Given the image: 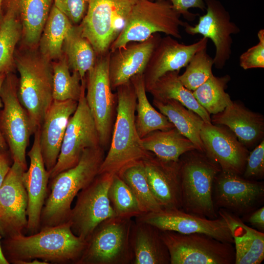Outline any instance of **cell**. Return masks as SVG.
I'll return each instance as SVG.
<instances>
[{"label":"cell","mask_w":264,"mask_h":264,"mask_svg":"<svg viewBox=\"0 0 264 264\" xmlns=\"http://www.w3.org/2000/svg\"><path fill=\"white\" fill-rule=\"evenodd\" d=\"M39 129L34 133V139L27 155L30 166L22 175V180L28 197V223L26 231L29 235L40 229L42 210L47 198L50 173L45 168L41 152Z\"/></svg>","instance_id":"ffe728a7"},{"label":"cell","mask_w":264,"mask_h":264,"mask_svg":"<svg viewBox=\"0 0 264 264\" xmlns=\"http://www.w3.org/2000/svg\"><path fill=\"white\" fill-rule=\"evenodd\" d=\"M161 236L169 251L170 264H235L232 243L203 233L161 231Z\"/></svg>","instance_id":"9c48e42d"},{"label":"cell","mask_w":264,"mask_h":264,"mask_svg":"<svg viewBox=\"0 0 264 264\" xmlns=\"http://www.w3.org/2000/svg\"><path fill=\"white\" fill-rule=\"evenodd\" d=\"M211 121L213 124L227 127L248 149L264 139V116L238 101H232L223 111L212 114Z\"/></svg>","instance_id":"cb8c5ba5"},{"label":"cell","mask_w":264,"mask_h":264,"mask_svg":"<svg viewBox=\"0 0 264 264\" xmlns=\"http://www.w3.org/2000/svg\"><path fill=\"white\" fill-rule=\"evenodd\" d=\"M88 0H53V4L74 25L81 22L88 7Z\"/></svg>","instance_id":"b9f144b4"},{"label":"cell","mask_w":264,"mask_h":264,"mask_svg":"<svg viewBox=\"0 0 264 264\" xmlns=\"http://www.w3.org/2000/svg\"><path fill=\"white\" fill-rule=\"evenodd\" d=\"M248 222L261 232L264 230V207L261 206L246 216ZM245 218V217H244Z\"/></svg>","instance_id":"f6af8a7d"},{"label":"cell","mask_w":264,"mask_h":264,"mask_svg":"<svg viewBox=\"0 0 264 264\" xmlns=\"http://www.w3.org/2000/svg\"><path fill=\"white\" fill-rule=\"evenodd\" d=\"M63 52L70 69L77 71L81 80L94 66L97 54L89 40L83 34L80 24L73 25L65 39Z\"/></svg>","instance_id":"1f68e13d"},{"label":"cell","mask_w":264,"mask_h":264,"mask_svg":"<svg viewBox=\"0 0 264 264\" xmlns=\"http://www.w3.org/2000/svg\"><path fill=\"white\" fill-rule=\"evenodd\" d=\"M133 264H170L168 248L161 231L149 223L134 220L131 234Z\"/></svg>","instance_id":"4316f807"},{"label":"cell","mask_w":264,"mask_h":264,"mask_svg":"<svg viewBox=\"0 0 264 264\" xmlns=\"http://www.w3.org/2000/svg\"><path fill=\"white\" fill-rule=\"evenodd\" d=\"M1 238V236L0 234V264H9V263L5 258L2 251L0 241Z\"/></svg>","instance_id":"7dc6e473"},{"label":"cell","mask_w":264,"mask_h":264,"mask_svg":"<svg viewBox=\"0 0 264 264\" xmlns=\"http://www.w3.org/2000/svg\"><path fill=\"white\" fill-rule=\"evenodd\" d=\"M77 105L75 100H53L39 129L41 152L49 173L57 162L69 119Z\"/></svg>","instance_id":"7402d4cb"},{"label":"cell","mask_w":264,"mask_h":264,"mask_svg":"<svg viewBox=\"0 0 264 264\" xmlns=\"http://www.w3.org/2000/svg\"><path fill=\"white\" fill-rule=\"evenodd\" d=\"M113 176L98 174L76 196L68 221L71 223L72 232L86 241L102 221L116 216L108 196Z\"/></svg>","instance_id":"7c38bea8"},{"label":"cell","mask_w":264,"mask_h":264,"mask_svg":"<svg viewBox=\"0 0 264 264\" xmlns=\"http://www.w3.org/2000/svg\"><path fill=\"white\" fill-rule=\"evenodd\" d=\"M108 196L116 217L132 219L143 214L134 194L117 174L113 176Z\"/></svg>","instance_id":"74e56055"},{"label":"cell","mask_w":264,"mask_h":264,"mask_svg":"<svg viewBox=\"0 0 264 264\" xmlns=\"http://www.w3.org/2000/svg\"><path fill=\"white\" fill-rule=\"evenodd\" d=\"M134 220L153 225L161 231L182 234L203 233L222 242L234 244V240L225 220L219 216L210 219L185 212L181 209H162L143 213Z\"/></svg>","instance_id":"2e32d148"},{"label":"cell","mask_w":264,"mask_h":264,"mask_svg":"<svg viewBox=\"0 0 264 264\" xmlns=\"http://www.w3.org/2000/svg\"><path fill=\"white\" fill-rule=\"evenodd\" d=\"M206 13L199 16L198 23L191 25L185 22V32L189 35L200 34L210 39L215 47L214 65L221 69L232 54V35L240 32L238 26L231 21L229 13L218 0H203Z\"/></svg>","instance_id":"9a60e30c"},{"label":"cell","mask_w":264,"mask_h":264,"mask_svg":"<svg viewBox=\"0 0 264 264\" xmlns=\"http://www.w3.org/2000/svg\"><path fill=\"white\" fill-rule=\"evenodd\" d=\"M88 0L87 13L80 24L97 55H101L110 50L132 8L140 0Z\"/></svg>","instance_id":"30bf717a"},{"label":"cell","mask_w":264,"mask_h":264,"mask_svg":"<svg viewBox=\"0 0 264 264\" xmlns=\"http://www.w3.org/2000/svg\"><path fill=\"white\" fill-rule=\"evenodd\" d=\"M133 221L116 216L102 221L87 241L77 264H133L131 234Z\"/></svg>","instance_id":"52a82bcc"},{"label":"cell","mask_w":264,"mask_h":264,"mask_svg":"<svg viewBox=\"0 0 264 264\" xmlns=\"http://www.w3.org/2000/svg\"><path fill=\"white\" fill-rule=\"evenodd\" d=\"M18 78L13 72L6 74L0 98L3 104L0 111V131L13 161L25 170L26 151L31 135L35 132L30 118L18 98Z\"/></svg>","instance_id":"ba28073f"},{"label":"cell","mask_w":264,"mask_h":264,"mask_svg":"<svg viewBox=\"0 0 264 264\" xmlns=\"http://www.w3.org/2000/svg\"><path fill=\"white\" fill-rule=\"evenodd\" d=\"M14 59L20 76L18 98L36 132L53 101L52 64L40 52L32 50L15 53Z\"/></svg>","instance_id":"277c9868"},{"label":"cell","mask_w":264,"mask_h":264,"mask_svg":"<svg viewBox=\"0 0 264 264\" xmlns=\"http://www.w3.org/2000/svg\"><path fill=\"white\" fill-rule=\"evenodd\" d=\"M116 117L109 151L99 174H117L126 167L143 161L152 154L142 145L136 131V96L131 81L116 88Z\"/></svg>","instance_id":"3957f363"},{"label":"cell","mask_w":264,"mask_h":264,"mask_svg":"<svg viewBox=\"0 0 264 264\" xmlns=\"http://www.w3.org/2000/svg\"><path fill=\"white\" fill-rule=\"evenodd\" d=\"M153 104L182 135L193 143L197 150L204 152L200 136L204 121L198 114L175 100L153 99Z\"/></svg>","instance_id":"83f0119b"},{"label":"cell","mask_w":264,"mask_h":264,"mask_svg":"<svg viewBox=\"0 0 264 264\" xmlns=\"http://www.w3.org/2000/svg\"><path fill=\"white\" fill-rule=\"evenodd\" d=\"M11 159L9 151L0 149V187L13 163Z\"/></svg>","instance_id":"ee69618b"},{"label":"cell","mask_w":264,"mask_h":264,"mask_svg":"<svg viewBox=\"0 0 264 264\" xmlns=\"http://www.w3.org/2000/svg\"><path fill=\"white\" fill-rule=\"evenodd\" d=\"M245 178L260 181L264 177V139L249 152L242 174Z\"/></svg>","instance_id":"ab89813d"},{"label":"cell","mask_w":264,"mask_h":264,"mask_svg":"<svg viewBox=\"0 0 264 264\" xmlns=\"http://www.w3.org/2000/svg\"><path fill=\"white\" fill-rule=\"evenodd\" d=\"M208 39L202 37L190 44L179 43L167 35L161 38L153 51L143 73L146 91L162 75L170 71H177L188 64L193 55L207 46Z\"/></svg>","instance_id":"d6986e66"},{"label":"cell","mask_w":264,"mask_h":264,"mask_svg":"<svg viewBox=\"0 0 264 264\" xmlns=\"http://www.w3.org/2000/svg\"><path fill=\"white\" fill-rule=\"evenodd\" d=\"M105 156L101 146L88 148L75 166L50 179V191L42 210L40 229L68 220L73 200L98 175Z\"/></svg>","instance_id":"7a4b0ae2"},{"label":"cell","mask_w":264,"mask_h":264,"mask_svg":"<svg viewBox=\"0 0 264 264\" xmlns=\"http://www.w3.org/2000/svg\"><path fill=\"white\" fill-rule=\"evenodd\" d=\"M180 16L168 0H140L132 8L110 50L124 48L132 42L144 41L156 33L181 39L180 27L184 26L185 22Z\"/></svg>","instance_id":"8992f818"},{"label":"cell","mask_w":264,"mask_h":264,"mask_svg":"<svg viewBox=\"0 0 264 264\" xmlns=\"http://www.w3.org/2000/svg\"><path fill=\"white\" fill-rule=\"evenodd\" d=\"M151 192L162 209H181L180 164L166 161L153 153L143 161Z\"/></svg>","instance_id":"44dd1931"},{"label":"cell","mask_w":264,"mask_h":264,"mask_svg":"<svg viewBox=\"0 0 264 264\" xmlns=\"http://www.w3.org/2000/svg\"><path fill=\"white\" fill-rule=\"evenodd\" d=\"M200 136L204 153L222 171L242 175L250 151L230 129L204 122Z\"/></svg>","instance_id":"ac0fdd59"},{"label":"cell","mask_w":264,"mask_h":264,"mask_svg":"<svg viewBox=\"0 0 264 264\" xmlns=\"http://www.w3.org/2000/svg\"><path fill=\"white\" fill-rule=\"evenodd\" d=\"M51 64L53 100L78 101L83 87V80L79 73L72 71L71 74L66 57L64 53Z\"/></svg>","instance_id":"d590c367"},{"label":"cell","mask_w":264,"mask_h":264,"mask_svg":"<svg viewBox=\"0 0 264 264\" xmlns=\"http://www.w3.org/2000/svg\"><path fill=\"white\" fill-rule=\"evenodd\" d=\"M230 80L229 75L217 77L213 74L193 91L198 102L210 114L223 111L232 103L230 95L225 91Z\"/></svg>","instance_id":"8d00e7d4"},{"label":"cell","mask_w":264,"mask_h":264,"mask_svg":"<svg viewBox=\"0 0 264 264\" xmlns=\"http://www.w3.org/2000/svg\"><path fill=\"white\" fill-rule=\"evenodd\" d=\"M130 81L136 96L135 123L139 137L142 138L154 131H166L175 128L168 118L157 111L148 100L143 74L133 76Z\"/></svg>","instance_id":"4dcf8cb0"},{"label":"cell","mask_w":264,"mask_h":264,"mask_svg":"<svg viewBox=\"0 0 264 264\" xmlns=\"http://www.w3.org/2000/svg\"><path fill=\"white\" fill-rule=\"evenodd\" d=\"M26 170L13 161L0 187V234L3 238L23 234L28 220V197L22 180Z\"/></svg>","instance_id":"e0dca14e"},{"label":"cell","mask_w":264,"mask_h":264,"mask_svg":"<svg viewBox=\"0 0 264 264\" xmlns=\"http://www.w3.org/2000/svg\"><path fill=\"white\" fill-rule=\"evenodd\" d=\"M161 38L160 33H156L144 41L130 43L124 48L110 51L109 71L112 89L130 81L133 76L143 74Z\"/></svg>","instance_id":"603a6c76"},{"label":"cell","mask_w":264,"mask_h":264,"mask_svg":"<svg viewBox=\"0 0 264 264\" xmlns=\"http://www.w3.org/2000/svg\"><path fill=\"white\" fill-rule=\"evenodd\" d=\"M231 231L235 251V264H260L264 259V233L245 224L240 217L218 210Z\"/></svg>","instance_id":"d4e9b609"},{"label":"cell","mask_w":264,"mask_h":264,"mask_svg":"<svg viewBox=\"0 0 264 264\" xmlns=\"http://www.w3.org/2000/svg\"><path fill=\"white\" fill-rule=\"evenodd\" d=\"M264 198L263 181L222 170L215 177L213 200L217 211L221 208L244 218L263 204Z\"/></svg>","instance_id":"5bb4252c"},{"label":"cell","mask_w":264,"mask_h":264,"mask_svg":"<svg viewBox=\"0 0 264 264\" xmlns=\"http://www.w3.org/2000/svg\"><path fill=\"white\" fill-rule=\"evenodd\" d=\"M6 74L5 73H0V92L1 89V87L2 84V83L3 82V80L5 78ZM1 99L0 98V107L1 105ZM8 147L7 145L0 132V149H3V150H7Z\"/></svg>","instance_id":"bcb514c9"},{"label":"cell","mask_w":264,"mask_h":264,"mask_svg":"<svg viewBox=\"0 0 264 264\" xmlns=\"http://www.w3.org/2000/svg\"><path fill=\"white\" fill-rule=\"evenodd\" d=\"M181 209L210 219L219 217L213 200L215 176L220 166L204 152L197 149L182 154L179 159Z\"/></svg>","instance_id":"5b68a950"},{"label":"cell","mask_w":264,"mask_h":264,"mask_svg":"<svg viewBox=\"0 0 264 264\" xmlns=\"http://www.w3.org/2000/svg\"><path fill=\"white\" fill-rule=\"evenodd\" d=\"M257 36L259 43L249 48L240 57V66L244 70L264 68V29H260Z\"/></svg>","instance_id":"60d3db41"},{"label":"cell","mask_w":264,"mask_h":264,"mask_svg":"<svg viewBox=\"0 0 264 264\" xmlns=\"http://www.w3.org/2000/svg\"><path fill=\"white\" fill-rule=\"evenodd\" d=\"M77 109L69 119L57 162L50 172V179L75 166L84 151L100 146L95 123L86 98V79Z\"/></svg>","instance_id":"8fae6325"},{"label":"cell","mask_w":264,"mask_h":264,"mask_svg":"<svg viewBox=\"0 0 264 264\" xmlns=\"http://www.w3.org/2000/svg\"><path fill=\"white\" fill-rule=\"evenodd\" d=\"M117 175L134 194L143 214L162 209L151 192L143 161L126 167Z\"/></svg>","instance_id":"e575fe53"},{"label":"cell","mask_w":264,"mask_h":264,"mask_svg":"<svg viewBox=\"0 0 264 264\" xmlns=\"http://www.w3.org/2000/svg\"><path fill=\"white\" fill-rule=\"evenodd\" d=\"M141 140L146 151L166 161H178L182 154L196 149L193 143L176 128L153 131Z\"/></svg>","instance_id":"f546056e"},{"label":"cell","mask_w":264,"mask_h":264,"mask_svg":"<svg viewBox=\"0 0 264 264\" xmlns=\"http://www.w3.org/2000/svg\"><path fill=\"white\" fill-rule=\"evenodd\" d=\"M179 71L167 72L149 90L154 99L175 100L198 114L205 123H211L210 114L198 102L193 91L185 87L178 78Z\"/></svg>","instance_id":"f1b7e54d"},{"label":"cell","mask_w":264,"mask_h":264,"mask_svg":"<svg viewBox=\"0 0 264 264\" xmlns=\"http://www.w3.org/2000/svg\"><path fill=\"white\" fill-rule=\"evenodd\" d=\"M22 34L20 21L16 13L6 10L0 20V74L13 72L16 45Z\"/></svg>","instance_id":"836d02e7"},{"label":"cell","mask_w":264,"mask_h":264,"mask_svg":"<svg viewBox=\"0 0 264 264\" xmlns=\"http://www.w3.org/2000/svg\"><path fill=\"white\" fill-rule=\"evenodd\" d=\"M110 50L97 55L94 66L87 73L86 98L94 120L100 145L110 140L115 95L112 93L109 71Z\"/></svg>","instance_id":"4fadbf2b"},{"label":"cell","mask_w":264,"mask_h":264,"mask_svg":"<svg viewBox=\"0 0 264 264\" xmlns=\"http://www.w3.org/2000/svg\"><path fill=\"white\" fill-rule=\"evenodd\" d=\"M169 1L174 9L185 19L189 21H194L198 15L190 12L191 8H197L204 11L206 10V5L203 0H166Z\"/></svg>","instance_id":"7bdbcfd3"},{"label":"cell","mask_w":264,"mask_h":264,"mask_svg":"<svg viewBox=\"0 0 264 264\" xmlns=\"http://www.w3.org/2000/svg\"><path fill=\"white\" fill-rule=\"evenodd\" d=\"M3 0H0V20L2 17L1 4Z\"/></svg>","instance_id":"c3c4849f"},{"label":"cell","mask_w":264,"mask_h":264,"mask_svg":"<svg viewBox=\"0 0 264 264\" xmlns=\"http://www.w3.org/2000/svg\"><path fill=\"white\" fill-rule=\"evenodd\" d=\"M71 226L67 221L42 228L29 236L21 234L3 238V254L9 264H23L40 259L49 263L77 264L87 242L75 235Z\"/></svg>","instance_id":"6da1fadb"},{"label":"cell","mask_w":264,"mask_h":264,"mask_svg":"<svg viewBox=\"0 0 264 264\" xmlns=\"http://www.w3.org/2000/svg\"><path fill=\"white\" fill-rule=\"evenodd\" d=\"M73 25L53 4L39 41L40 53L49 61L61 57L65 39Z\"/></svg>","instance_id":"d6a6232c"},{"label":"cell","mask_w":264,"mask_h":264,"mask_svg":"<svg viewBox=\"0 0 264 264\" xmlns=\"http://www.w3.org/2000/svg\"><path fill=\"white\" fill-rule=\"evenodd\" d=\"M213 58L207 53V47L197 52L178 78L183 86L193 91L212 75Z\"/></svg>","instance_id":"f35d334b"},{"label":"cell","mask_w":264,"mask_h":264,"mask_svg":"<svg viewBox=\"0 0 264 264\" xmlns=\"http://www.w3.org/2000/svg\"><path fill=\"white\" fill-rule=\"evenodd\" d=\"M53 4V0H3L1 11L11 10L16 13L23 41L33 48L39 43Z\"/></svg>","instance_id":"484cf974"}]
</instances>
